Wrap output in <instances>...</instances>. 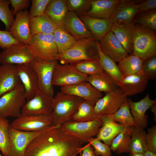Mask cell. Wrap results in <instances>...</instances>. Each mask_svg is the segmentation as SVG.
<instances>
[{
	"mask_svg": "<svg viewBox=\"0 0 156 156\" xmlns=\"http://www.w3.org/2000/svg\"><path fill=\"white\" fill-rule=\"evenodd\" d=\"M133 22L156 31V9L137 13L134 17Z\"/></svg>",
	"mask_w": 156,
	"mask_h": 156,
	"instance_id": "obj_38",
	"label": "cell"
},
{
	"mask_svg": "<svg viewBox=\"0 0 156 156\" xmlns=\"http://www.w3.org/2000/svg\"><path fill=\"white\" fill-rule=\"evenodd\" d=\"M60 90L64 93L79 97L93 105L103 96L101 92L86 81L61 87Z\"/></svg>",
	"mask_w": 156,
	"mask_h": 156,
	"instance_id": "obj_18",
	"label": "cell"
},
{
	"mask_svg": "<svg viewBox=\"0 0 156 156\" xmlns=\"http://www.w3.org/2000/svg\"><path fill=\"white\" fill-rule=\"evenodd\" d=\"M0 151H1L0 149Z\"/></svg>",
	"mask_w": 156,
	"mask_h": 156,
	"instance_id": "obj_55",
	"label": "cell"
},
{
	"mask_svg": "<svg viewBox=\"0 0 156 156\" xmlns=\"http://www.w3.org/2000/svg\"><path fill=\"white\" fill-rule=\"evenodd\" d=\"M10 4L13 11V14L15 15L18 12L26 10L29 6L30 4L29 0H10Z\"/></svg>",
	"mask_w": 156,
	"mask_h": 156,
	"instance_id": "obj_48",
	"label": "cell"
},
{
	"mask_svg": "<svg viewBox=\"0 0 156 156\" xmlns=\"http://www.w3.org/2000/svg\"><path fill=\"white\" fill-rule=\"evenodd\" d=\"M144 156H156V153L147 150L144 153Z\"/></svg>",
	"mask_w": 156,
	"mask_h": 156,
	"instance_id": "obj_52",
	"label": "cell"
},
{
	"mask_svg": "<svg viewBox=\"0 0 156 156\" xmlns=\"http://www.w3.org/2000/svg\"><path fill=\"white\" fill-rule=\"evenodd\" d=\"M70 64L80 72L88 75L98 73L103 70L99 59L82 60Z\"/></svg>",
	"mask_w": 156,
	"mask_h": 156,
	"instance_id": "obj_37",
	"label": "cell"
},
{
	"mask_svg": "<svg viewBox=\"0 0 156 156\" xmlns=\"http://www.w3.org/2000/svg\"><path fill=\"white\" fill-rule=\"evenodd\" d=\"M68 11L66 0H50L44 12L57 27L64 28L63 22Z\"/></svg>",
	"mask_w": 156,
	"mask_h": 156,
	"instance_id": "obj_28",
	"label": "cell"
},
{
	"mask_svg": "<svg viewBox=\"0 0 156 156\" xmlns=\"http://www.w3.org/2000/svg\"><path fill=\"white\" fill-rule=\"evenodd\" d=\"M16 65L18 76L25 91L26 101H29L39 90L37 75L29 63Z\"/></svg>",
	"mask_w": 156,
	"mask_h": 156,
	"instance_id": "obj_19",
	"label": "cell"
},
{
	"mask_svg": "<svg viewBox=\"0 0 156 156\" xmlns=\"http://www.w3.org/2000/svg\"><path fill=\"white\" fill-rule=\"evenodd\" d=\"M131 112L134 118L136 126L143 129L148 125V117L146 111L153 104L156 103V99H151L149 93L140 101L133 102L130 98L128 99Z\"/></svg>",
	"mask_w": 156,
	"mask_h": 156,
	"instance_id": "obj_20",
	"label": "cell"
},
{
	"mask_svg": "<svg viewBox=\"0 0 156 156\" xmlns=\"http://www.w3.org/2000/svg\"><path fill=\"white\" fill-rule=\"evenodd\" d=\"M146 135L144 129L134 127L129 147V153H144L148 150Z\"/></svg>",
	"mask_w": 156,
	"mask_h": 156,
	"instance_id": "obj_33",
	"label": "cell"
},
{
	"mask_svg": "<svg viewBox=\"0 0 156 156\" xmlns=\"http://www.w3.org/2000/svg\"><path fill=\"white\" fill-rule=\"evenodd\" d=\"M26 101L25 91L21 83L14 89L0 98V116L16 118Z\"/></svg>",
	"mask_w": 156,
	"mask_h": 156,
	"instance_id": "obj_6",
	"label": "cell"
},
{
	"mask_svg": "<svg viewBox=\"0 0 156 156\" xmlns=\"http://www.w3.org/2000/svg\"><path fill=\"white\" fill-rule=\"evenodd\" d=\"M0 156H2L0 153Z\"/></svg>",
	"mask_w": 156,
	"mask_h": 156,
	"instance_id": "obj_54",
	"label": "cell"
},
{
	"mask_svg": "<svg viewBox=\"0 0 156 156\" xmlns=\"http://www.w3.org/2000/svg\"><path fill=\"white\" fill-rule=\"evenodd\" d=\"M120 0H92L90 10L84 14L96 18H110L115 12Z\"/></svg>",
	"mask_w": 156,
	"mask_h": 156,
	"instance_id": "obj_26",
	"label": "cell"
},
{
	"mask_svg": "<svg viewBox=\"0 0 156 156\" xmlns=\"http://www.w3.org/2000/svg\"><path fill=\"white\" fill-rule=\"evenodd\" d=\"M10 0H0V20L4 24L6 30L9 31L14 20L12 12L9 8Z\"/></svg>",
	"mask_w": 156,
	"mask_h": 156,
	"instance_id": "obj_41",
	"label": "cell"
},
{
	"mask_svg": "<svg viewBox=\"0 0 156 156\" xmlns=\"http://www.w3.org/2000/svg\"><path fill=\"white\" fill-rule=\"evenodd\" d=\"M84 100L78 96L60 91L53 98L51 116L54 126H61L72 120L80 103Z\"/></svg>",
	"mask_w": 156,
	"mask_h": 156,
	"instance_id": "obj_3",
	"label": "cell"
},
{
	"mask_svg": "<svg viewBox=\"0 0 156 156\" xmlns=\"http://www.w3.org/2000/svg\"><path fill=\"white\" fill-rule=\"evenodd\" d=\"M29 12L25 10L15 15V17L9 31L20 43L28 45L31 37L29 24Z\"/></svg>",
	"mask_w": 156,
	"mask_h": 156,
	"instance_id": "obj_16",
	"label": "cell"
},
{
	"mask_svg": "<svg viewBox=\"0 0 156 156\" xmlns=\"http://www.w3.org/2000/svg\"><path fill=\"white\" fill-rule=\"evenodd\" d=\"M86 81L99 92L105 94L118 88L112 78L104 70L92 75H88Z\"/></svg>",
	"mask_w": 156,
	"mask_h": 156,
	"instance_id": "obj_30",
	"label": "cell"
},
{
	"mask_svg": "<svg viewBox=\"0 0 156 156\" xmlns=\"http://www.w3.org/2000/svg\"><path fill=\"white\" fill-rule=\"evenodd\" d=\"M77 40L64 28H63L61 37L57 46L59 54H62L70 48Z\"/></svg>",
	"mask_w": 156,
	"mask_h": 156,
	"instance_id": "obj_43",
	"label": "cell"
},
{
	"mask_svg": "<svg viewBox=\"0 0 156 156\" xmlns=\"http://www.w3.org/2000/svg\"><path fill=\"white\" fill-rule=\"evenodd\" d=\"M19 43H20L12 36L9 31L0 30V47L3 49L12 45Z\"/></svg>",
	"mask_w": 156,
	"mask_h": 156,
	"instance_id": "obj_47",
	"label": "cell"
},
{
	"mask_svg": "<svg viewBox=\"0 0 156 156\" xmlns=\"http://www.w3.org/2000/svg\"><path fill=\"white\" fill-rule=\"evenodd\" d=\"M156 0H147L138 4V13L156 9Z\"/></svg>",
	"mask_w": 156,
	"mask_h": 156,
	"instance_id": "obj_49",
	"label": "cell"
},
{
	"mask_svg": "<svg viewBox=\"0 0 156 156\" xmlns=\"http://www.w3.org/2000/svg\"><path fill=\"white\" fill-rule=\"evenodd\" d=\"M146 140L148 150L156 153V125L148 129Z\"/></svg>",
	"mask_w": 156,
	"mask_h": 156,
	"instance_id": "obj_46",
	"label": "cell"
},
{
	"mask_svg": "<svg viewBox=\"0 0 156 156\" xmlns=\"http://www.w3.org/2000/svg\"><path fill=\"white\" fill-rule=\"evenodd\" d=\"M150 108L151 109V110L154 116L153 118L155 121H156V103L152 105Z\"/></svg>",
	"mask_w": 156,
	"mask_h": 156,
	"instance_id": "obj_51",
	"label": "cell"
},
{
	"mask_svg": "<svg viewBox=\"0 0 156 156\" xmlns=\"http://www.w3.org/2000/svg\"><path fill=\"white\" fill-rule=\"evenodd\" d=\"M63 25L65 29L77 40L84 38H95L79 17L73 12H68L64 19Z\"/></svg>",
	"mask_w": 156,
	"mask_h": 156,
	"instance_id": "obj_23",
	"label": "cell"
},
{
	"mask_svg": "<svg viewBox=\"0 0 156 156\" xmlns=\"http://www.w3.org/2000/svg\"><path fill=\"white\" fill-rule=\"evenodd\" d=\"M35 58L49 61H58V49L53 34H39L31 37L29 45Z\"/></svg>",
	"mask_w": 156,
	"mask_h": 156,
	"instance_id": "obj_5",
	"label": "cell"
},
{
	"mask_svg": "<svg viewBox=\"0 0 156 156\" xmlns=\"http://www.w3.org/2000/svg\"><path fill=\"white\" fill-rule=\"evenodd\" d=\"M99 41L95 38L77 40L70 48L59 55L58 60L64 64L99 59Z\"/></svg>",
	"mask_w": 156,
	"mask_h": 156,
	"instance_id": "obj_2",
	"label": "cell"
},
{
	"mask_svg": "<svg viewBox=\"0 0 156 156\" xmlns=\"http://www.w3.org/2000/svg\"><path fill=\"white\" fill-rule=\"evenodd\" d=\"M44 131L27 132L10 127L8 156H24L26 149L29 143Z\"/></svg>",
	"mask_w": 156,
	"mask_h": 156,
	"instance_id": "obj_12",
	"label": "cell"
},
{
	"mask_svg": "<svg viewBox=\"0 0 156 156\" xmlns=\"http://www.w3.org/2000/svg\"><path fill=\"white\" fill-rule=\"evenodd\" d=\"M102 124L96 135V138L110 146L113 140L125 128L123 125L114 121L106 115L98 117Z\"/></svg>",
	"mask_w": 156,
	"mask_h": 156,
	"instance_id": "obj_24",
	"label": "cell"
},
{
	"mask_svg": "<svg viewBox=\"0 0 156 156\" xmlns=\"http://www.w3.org/2000/svg\"><path fill=\"white\" fill-rule=\"evenodd\" d=\"M29 24L31 37L39 34H53L57 27L44 13L35 17H29Z\"/></svg>",
	"mask_w": 156,
	"mask_h": 156,
	"instance_id": "obj_29",
	"label": "cell"
},
{
	"mask_svg": "<svg viewBox=\"0 0 156 156\" xmlns=\"http://www.w3.org/2000/svg\"><path fill=\"white\" fill-rule=\"evenodd\" d=\"M81 151L82 152L81 156H96L94 152V149L89 143L82 147Z\"/></svg>",
	"mask_w": 156,
	"mask_h": 156,
	"instance_id": "obj_50",
	"label": "cell"
},
{
	"mask_svg": "<svg viewBox=\"0 0 156 156\" xmlns=\"http://www.w3.org/2000/svg\"><path fill=\"white\" fill-rule=\"evenodd\" d=\"M132 54L144 61L156 55V31L135 23Z\"/></svg>",
	"mask_w": 156,
	"mask_h": 156,
	"instance_id": "obj_4",
	"label": "cell"
},
{
	"mask_svg": "<svg viewBox=\"0 0 156 156\" xmlns=\"http://www.w3.org/2000/svg\"><path fill=\"white\" fill-rule=\"evenodd\" d=\"M135 23H125L115 21L110 29L129 55L133 53Z\"/></svg>",
	"mask_w": 156,
	"mask_h": 156,
	"instance_id": "obj_22",
	"label": "cell"
},
{
	"mask_svg": "<svg viewBox=\"0 0 156 156\" xmlns=\"http://www.w3.org/2000/svg\"><path fill=\"white\" fill-rule=\"evenodd\" d=\"M99 44L102 52L116 63L129 55L110 30L99 41Z\"/></svg>",
	"mask_w": 156,
	"mask_h": 156,
	"instance_id": "obj_15",
	"label": "cell"
},
{
	"mask_svg": "<svg viewBox=\"0 0 156 156\" xmlns=\"http://www.w3.org/2000/svg\"><path fill=\"white\" fill-rule=\"evenodd\" d=\"M50 0H31V5L29 12L30 18L35 17L44 13Z\"/></svg>",
	"mask_w": 156,
	"mask_h": 156,
	"instance_id": "obj_45",
	"label": "cell"
},
{
	"mask_svg": "<svg viewBox=\"0 0 156 156\" xmlns=\"http://www.w3.org/2000/svg\"><path fill=\"white\" fill-rule=\"evenodd\" d=\"M53 98L39 90L32 99L26 101L21 109V114L51 116Z\"/></svg>",
	"mask_w": 156,
	"mask_h": 156,
	"instance_id": "obj_14",
	"label": "cell"
},
{
	"mask_svg": "<svg viewBox=\"0 0 156 156\" xmlns=\"http://www.w3.org/2000/svg\"><path fill=\"white\" fill-rule=\"evenodd\" d=\"M142 71L149 79L154 80L156 78V55L144 61Z\"/></svg>",
	"mask_w": 156,
	"mask_h": 156,
	"instance_id": "obj_44",
	"label": "cell"
},
{
	"mask_svg": "<svg viewBox=\"0 0 156 156\" xmlns=\"http://www.w3.org/2000/svg\"><path fill=\"white\" fill-rule=\"evenodd\" d=\"M134 127H125L112 140L110 148L117 154L129 153V145Z\"/></svg>",
	"mask_w": 156,
	"mask_h": 156,
	"instance_id": "obj_32",
	"label": "cell"
},
{
	"mask_svg": "<svg viewBox=\"0 0 156 156\" xmlns=\"http://www.w3.org/2000/svg\"><path fill=\"white\" fill-rule=\"evenodd\" d=\"M21 83L16 65L4 64L0 66V98Z\"/></svg>",
	"mask_w": 156,
	"mask_h": 156,
	"instance_id": "obj_21",
	"label": "cell"
},
{
	"mask_svg": "<svg viewBox=\"0 0 156 156\" xmlns=\"http://www.w3.org/2000/svg\"><path fill=\"white\" fill-rule=\"evenodd\" d=\"M149 80L147 76L142 71L124 77L117 85L124 94L127 97L144 91L147 87Z\"/></svg>",
	"mask_w": 156,
	"mask_h": 156,
	"instance_id": "obj_17",
	"label": "cell"
},
{
	"mask_svg": "<svg viewBox=\"0 0 156 156\" xmlns=\"http://www.w3.org/2000/svg\"><path fill=\"white\" fill-rule=\"evenodd\" d=\"M10 125L7 119L0 116V149L4 156H8Z\"/></svg>",
	"mask_w": 156,
	"mask_h": 156,
	"instance_id": "obj_39",
	"label": "cell"
},
{
	"mask_svg": "<svg viewBox=\"0 0 156 156\" xmlns=\"http://www.w3.org/2000/svg\"><path fill=\"white\" fill-rule=\"evenodd\" d=\"M102 124L101 119H96L87 122L68 121L61 126V130L66 134L74 137L83 144L96 135Z\"/></svg>",
	"mask_w": 156,
	"mask_h": 156,
	"instance_id": "obj_7",
	"label": "cell"
},
{
	"mask_svg": "<svg viewBox=\"0 0 156 156\" xmlns=\"http://www.w3.org/2000/svg\"><path fill=\"white\" fill-rule=\"evenodd\" d=\"M92 0H66V1L68 11L73 12L79 17L90 10Z\"/></svg>",
	"mask_w": 156,
	"mask_h": 156,
	"instance_id": "obj_40",
	"label": "cell"
},
{
	"mask_svg": "<svg viewBox=\"0 0 156 156\" xmlns=\"http://www.w3.org/2000/svg\"><path fill=\"white\" fill-rule=\"evenodd\" d=\"M88 142L92 146L96 156H112L110 146L102 143L96 138L92 137L88 140Z\"/></svg>",
	"mask_w": 156,
	"mask_h": 156,
	"instance_id": "obj_42",
	"label": "cell"
},
{
	"mask_svg": "<svg viewBox=\"0 0 156 156\" xmlns=\"http://www.w3.org/2000/svg\"><path fill=\"white\" fill-rule=\"evenodd\" d=\"M88 75L82 73L70 64L55 66L52 77L53 85L61 87L86 81Z\"/></svg>",
	"mask_w": 156,
	"mask_h": 156,
	"instance_id": "obj_10",
	"label": "cell"
},
{
	"mask_svg": "<svg viewBox=\"0 0 156 156\" xmlns=\"http://www.w3.org/2000/svg\"><path fill=\"white\" fill-rule=\"evenodd\" d=\"M99 60L103 70L112 78L117 84L124 77L120 71L118 65L102 52L99 45Z\"/></svg>",
	"mask_w": 156,
	"mask_h": 156,
	"instance_id": "obj_35",
	"label": "cell"
},
{
	"mask_svg": "<svg viewBox=\"0 0 156 156\" xmlns=\"http://www.w3.org/2000/svg\"><path fill=\"white\" fill-rule=\"evenodd\" d=\"M87 29L99 41L110 31L114 22L110 18L100 19L83 15L79 17Z\"/></svg>",
	"mask_w": 156,
	"mask_h": 156,
	"instance_id": "obj_25",
	"label": "cell"
},
{
	"mask_svg": "<svg viewBox=\"0 0 156 156\" xmlns=\"http://www.w3.org/2000/svg\"><path fill=\"white\" fill-rule=\"evenodd\" d=\"M58 63V61H47L35 58L29 63L37 75L39 90L52 98L54 94L52 83L53 70Z\"/></svg>",
	"mask_w": 156,
	"mask_h": 156,
	"instance_id": "obj_8",
	"label": "cell"
},
{
	"mask_svg": "<svg viewBox=\"0 0 156 156\" xmlns=\"http://www.w3.org/2000/svg\"><path fill=\"white\" fill-rule=\"evenodd\" d=\"M138 4L131 0H120L115 12L110 18L114 22L125 23L133 22L134 17L138 13Z\"/></svg>",
	"mask_w": 156,
	"mask_h": 156,
	"instance_id": "obj_27",
	"label": "cell"
},
{
	"mask_svg": "<svg viewBox=\"0 0 156 156\" xmlns=\"http://www.w3.org/2000/svg\"><path fill=\"white\" fill-rule=\"evenodd\" d=\"M106 116L113 120L125 127H134L136 126L131 112L127 98L116 112L111 115Z\"/></svg>",
	"mask_w": 156,
	"mask_h": 156,
	"instance_id": "obj_34",
	"label": "cell"
},
{
	"mask_svg": "<svg viewBox=\"0 0 156 156\" xmlns=\"http://www.w3.org/2000/svg\"><path fill=\"white\" fill-rule=\"evenodd\" d=\"M129 153V156H144V153Z\"/></svg>",
	"mask_w": 156,
	"mask_h": 156,
	"instance_id": "obj_53",
	"label": "cell"
},
{
	"mask_svg": "<svg viewBox=\"0 0 156 156\" xmlns=\"http://www.w3.org/2000/svg\"><path fill=\"white\" fill-rule=\"evenodd\" d=\"M35 57L29 45H12L0 52V63L17 65L29 63Z\"/></svg>",
	"mask_w": 156,
	"mask_h": 156,
	"instance_id": "obj_11",
	"label": "cell"
},
{
	"mask_svg": "<svg viewBox=\"0 0 156 156\" xmlns=\"http://www.w3.org/2000/svg\"><path fill=\"white\" fill-rule=\"evenodd\" d=\"M83 144L63 132L60 126H53L34 139L24 156H77Z\"/></svg>",
	"mask_w": 156,
	"mask_h": 156,
	"instance_id": "obj_1",
	"label": "cell"
},
{
	"mask_svg": "<svg viewBox=\"0 0 156 156\" xmlns=\"http://www.w3.org/2000/svg\"><path fill=\"white\" fill-rule=\"evenodd\" d=\"M144 61L132 54L119 62L118 66L121 74L125 77L142 72Z\"/></svg>",
	"mask_w": 156,
	"mask_h": 156,
	"instance_id": "obj_31",
	"label": "cell"
},
{
	"mask_svg": "<svg viewBox=\"0 0 156 156\" xmlns=\"http://www.w3.org/2000/svg\"><path fill=\"white\" fill-rule=\"evenodd\" d=\"M94 105L85 100L80 104L72 120L77 122H87L94 120L98 117L94 109Z\"/></svg>",
	"mask_w": 156,
	"mask_h": 156,
	"instance_id": "obj_36",
	"label": "cell"
},
{
	"mask_svg": "<svg viewBox=\"0 0 156 156\" xmlns=\"http://www.w3.org/2000/svg\"><path fill=\"white\" fill-rule=\"evenodd\" d=\"M118 88L105 93L94 105V109L98 116L111 115L116 112L127 99Z\"/></svg>",
	"mask_w": 156,
	"mask_h": 156,
	"instance_id": "obj_13",
	"label": "cell"
},
{
	"mask_svg": "<svg viewBox=\"0 0 156 156\" xmlns=\"http://www.w3.org/2000/svg\"><path fill=\"white\" fill-rule=\"evenodd\" d=\"M12 128L27 132L43 131L53 125L51 116L21 114L10 125Z\"/></svg>",
	"mask_w": 156,
	"mask_h": 156,
	"instance_id": "obj_9",
	"label": "cell"
}]
</instances>
